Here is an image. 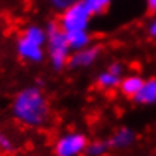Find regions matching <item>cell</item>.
Segmentation results:
<instances>
[{
    "label": "cell",
    "instance_id": "cell-13",
    "mask_svg": "<svg viewBox=\"0 0 156 156\" xmlns=\"http://www.w3.org/2000/svg\"><path fill=\"white\" fill-rule=\"evenodd\" d=\"M80 2L90 9L93 17L99 15V14H103L108 9V6L112 3V0H80Z\"/></svg>",
    "mask_w": 156,
    "mask_h": 156
},
{
    "label": "cell",
    "instance_id": "cell-3",
    "mask_svg": "<svg viewBox=\"0 0 156 156\" xmlns=\"http://www.w3.org/2000/svg\"><path fill=\"white\" fill-rule=\"evenodd\" d=\"M47 41H46V55L50 61L53 70L61 71L68 65L71 49L67 41V35L59 26L58 21H50L46 26Z\"/></svg>",
    "mask_w": 156,
    "mask_h": 156
},
{
    "label": "cell",
    "instance_id": "cell-14",
    "mask_svg": "<svg viewBox=\"0 0 156 156\" xmlns=\"http://www.w3.org/2000/svg\"><path fill=\"white\" fill-rule=\"evenodd\" d=\"M14 150H15L14 140L6 132H0V152H3V153H12Z\"/></svg>",
    "mask_w": 156,
    "mask_h": 156
},
{
    "label": "cell",
    "instance_id": "cell-16",
    "mask_svg": "<svg viewBox=\"0 0 156 156\" xmlns=\"http://www.w3.org/2000/svg\"><path fill=\"white\" fill-rule=\"evenodd\" d=\"M149 35L152 38H156V18L149 24Z\"/></svg>",
    "mask_w": 156,
    "mask_h": 156
},
{
    "label": "cell",
    "instance_id": "cell-1",
    "mask_svg": "<svg viewBox=\"0 0 156 156\" xmlns=\"http://www.w3.org/2000/svg\"><path fill=\"white\" fill-rule=\"evenodd\" d=\"M12 117L23 126L40 129L49 124L52 111L44 91L38 87L20 90L11 105Z\"/></svg>",
    "mask_w": 156,
    "mask_h": 156
},
{
    "label": "cell",
    "instance_id": "cell-17",
    "mask_svg": "<svg viewBox=\"0 0 156 156\" xmlns=\"http://www.w3.org/2000/svg\"><path fill=\"white\" fill-rule=\"evenodd\" d=\"M147 3V9L150 12H156V0H146Z\"/></svg>",
    "mask_w": 156,
    "mask_h": 156
},
{
    "label": "cell",
    "instance_id": "cell-6",
    "mask_svg": "<svg viewBox=\"0 0 156 156\" xmlns=\"http://www.w3.org/2000/svg\"><path fill=\"white\" fill-rule=\"evenodd\" d=\"M100 53H102V49L99 46H93V44L90 47L82 49V50L71 52L67 67L71 68V70H85V68H90V67H93L99 61Z\"/></svg>",
    "mask_w": 156,
    "mask_h": 156
},
{
    "label": "cell",
    "instance_id": "cell-7",
    "mask_svg": "<svg viewBox=\"0 0 156 156\" xmlns=\"http://www.w3.org/2000/svg\"><path fill=\"white\" fill-rule=\"evenodd\" d=\"M124 76V67L121 62H111L105 70L97 74V85L102 90H114L118 88L121 77Z\"/></svg>",
    "mask_w": 156,
    "mask_h": 156
},
{
    "label": "cell",
    "instance_id": "cell-15",
    "mask_svg": "<svg viewBox=\"0 0 156 156\" xmlns=\"http://www.w3.org/2000/svg\"><path fill=\"white\" fill-rule=\"evenodd\" d=\"M77 0H49V3L52 5V8H55L56 11H65L67 8H70L73 3H76Z\"/></svg>",
    "mask_w": 156,
    "mask_h": 156
},
{
    "label": "cell",
    "instance_id": "cell-8",
    "mask_svg": "<svg viewBox=\"0 0 156 156\" xmlns=\"http://www.w3.org/2000/svg\"><path fill=\"white\" fill-rule=\"evenodd\" d=\"M135 140H136L135 130L130 129V127H124L123 126V127H118L111 135V138L108 140V143H109V147L112 150H126V149H129V147L133 146Z\"/></svg>",
    "mask_w": 156,
    "mask_h": 156
},
{
    "label": "cell",
    "instance_id": "cell-11",
    "mask_svg": "<svg viewBox=\"0 0 156 156\" xmlns=\"http://www.w3.org/2000/svg\"><path fill=\"white\" fill-rule=\"evenodd\" d=\"M65 35H67V41H68V46H70L71 52L90 47L91 41H93L88 30H76V32H68Z\"/></svg>",
    "mask_w": 156,
    "mask_h": 156
},
{
    "label": "cell",
    "instance_id": "cell-2",
    "mask_svg": "<svg viewBox=\"0 0 156 156\" xmlns=\"http://www.w3.org/2000/svg\"><path fill=\"white\" fill-rule=\"evenodd\" d=\"M46 41H47L46 27H41L38 24H29L17 40L15 44L17 55L20 56V59L26 62L40 64L47 58Z\"/></svg>",
    "mask_w": 156,
    "mask_h": 156
},
{
    "label": "cell",
    "instance_id": "cell-5",
    "mask_svg": "<svg viewBox=\"0 0 156 156\" xmlns=\"http://www.w3.org/2000/svg\"><path fill=\"white\" fill-rule=\"evenodd\" d=\"M88 138L82 132H65L53 144L55 156H82L88 147Z\"/></svg>",
    "mask_w": 156,
    "mask_h": 156
},
{
    "label": "cell",
    "instance_id": "cell-4",
    "mask_svg": "<svg viewBox=\"0 0 156 156\" xmlns=\"http://www.w3.org/2000/svg\"><path fill=\"white\" fill-rule=\"evenodd\" d=\"M91 18H93V14L90 12V9L80 0H77L70 8L61 12L58 23L62 27V30L68 34V32H76V30H88Z\"/></svg>",
    "mask_w": 156,
    "mask_h": 156
},
{
    "label": "cell",
    "instance_id": "cell-10",
    "mask_svg": "<svg viewBox=\"0 0 156 156\" xmlns=\"http://www.w3.org/2000/svg\"><path fill=\"white\" fill-rule=\"evenodd\" d=\"M143 79L138 76V74H127V76H123L121 80H120V85H118V91L124 96V97H135V94L140 91L141 85H143Z\"/></svg>",
    "mask_w": 156,
    "mask_h": 156
},
{
    "label": "cell",
    "instance_id": "cell-12",
    "mask_svg": "<svg viewBox=\"0 0 156 156\" xmlns=\"http://www.w3.org/2000/svg\"><path fill=\"white\" fill-rule=\"evenodd\" d=\"M111 150L109 143L103 141V140H94L91 143H88V147L85 150L87 156H105Z\"/></svg>",
    "mask_w": 156,
    "mask_h": 156
},
{
    "label": "cell",
    "instance_id": "cell-9",
    "mask_svg": "<svg viewBox=\"0 0 156 156\" xmlns=\"http://www.w3.org/2000/svg\"><path fill=\"white\" fill-rule=\"evenodd\" d=\"M133 102L138 105L156 103V77L147 79V80L143 82L140 91L133 97Z\"/></svg>",
    "mask_w": 156,
    "mask_h": 156
}]
</instances>
